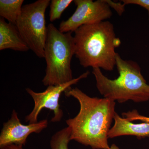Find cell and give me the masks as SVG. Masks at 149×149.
<instances>
[{
    "instance_id": "1",
    "label": "cell",
    "mask_w": 149,
    "mask_h": 149,
    "mask_svg": "<svg viewBox=\"0 0 149 149\" xmlns=\"http://www.w3.org/2000/svg\"><path fill=\"white\" fill-rule=\"evenodd\" d=\"M79 102L78 114L66 120L70 130V140L93 149H109L108 133L114 120L116 102L110 99L92 97L78 88L64 92Z\"/></svg>"
},
{
    "instance_id": "2",
    "label": "cell",
    "mask_w": 149,
    "mask_h": 149,
    "mask_svg": "<svg viewBox=\"0 0 149 149\" xmlns=\"http://www.w3.org/2000/svg\"><path fill=\"white\" fill-rule=\"evenodd\" d=\"M74 32V55L82 66L113 70L118 54L115 49L121 42L111 22L104 21L83 25Z\"/></svg>"
},
{
    "instance_id": "3",
    "label": "cell",
    "mask_w": 149,
    "mask_h": 149,
    "mask_svg": "<svg viewBox=\"0 0 149 149\" xmlns=\"http://www.w3.org/2000/svg\"><path fill=\"white\" fill-rule=\"evenodd\" d=\"M116 66L119 76L114 80L105 76L100 68H93L97 88L104 98L119 103L129 100L135 102L149 100V85L142 75L138 63L123 60L117 54Z\"/></svg>"
},
{
    "instance_id": "4",
    "label": "cell",
    "mask_w": 149,
    "mask_h": 149,
    "mask_svg": "<svg viewBox=\"0 0 149 149\" xmlns=\"http://www.w3.org/2000/svg\"><path fill=\"white\" fill-rule=\"evenodd\" d=\"M72 33H62L52 23L48 25L45 49L47 68L42 80L45 86H57L73 80L71 63L75 45Z\"/></svg>"
},
{
    "instance_id": "5",
    "label": "cell",
    "mask_w": 149,
    "mask_h": 149,
    "mask_svg": "<svg viewBox=\"0 0 149 149\" xmlns=\"http://www.w3.org/2000/svg\"><path fill=\"white\" fill-rule=\"evenodd\" d=\"M50 2V0H38L23 6L15 24L29 49L40 58H45L47 34L45 12Z\"/></svg>"
},
{
    "instance_id": "6",
    "label": "cell",
    "mask_w": 149,
    "mask_h": 149,
    "mask_svg": "<svg viewBox=\"0 0 149 149\" xmlns=\"http://www.w3.org/2000/svg\"><path fill=\"white\" fill-rule=\"evenodd\" d=\"M89 71L81 74L78 77L73 78L68 83L57 86H49L44 92L37 93L29 88L26 89V92L31 96L34 102V107L32 111L25 118L26 122L29 123L38 122V117L43 109H47L54 112V116L51 121L59 122L63 116V111L60 108L59 101L62 93L71 88L72 85L79 82L80 80L88 77Z\"/></svg>"
},
{
    "instance_id": "7",
    "label": "cell",
    "mask_w": 149,
    "mask_h": 149,
    "mask_svg": "<svg viewBox=\"0 0 149 149\" xmlns=\"http://www.w3.org/2000/svg\"><path fill=\"white\" fill-rule=\"evenodd\" d=\"M76 9L65 21H62L59 30L62 33L75 32L84 25L105 21L112 15L110 7L106 0H75Z\"/></svg>"
},
{
    "instance_id": "8",
    "label": "cell",
    "mask_w": 149,
    "mask_h": 149,
    "mask_svg": "<svg viewBox=\"0 0 149 149\" xmlns=\"http://www.w3.org/2000/svg\"><path fill=\"white\" fill-rule=\"evenodd\" d=\"M48 125L47 119L24 125L20 122L16 111L13 110L10 118L3 124L0 134V148L10 145L23 146L30 134L40 133Z\"/></svg>"
},
{
    "instance_id": "9",
    "label": "cell",
    "mask_w": 149,
    "mask_h": 149,
    "mask_svg": "<svg viewBox=\"0 0 149 149\" xmlns=\"http://www.w3.org/2000/svg\"><path fill=\"white\" fill-rule=\"evenodd\" d=\"M10 49L26 52L29 49L21 37L15 24L0 19V50Z\"/></svg>"
},
{
    "instance_id": "10",
    "label": "cell",
    "mask_w": 149,
    "mask_h": 149,
    "mask_svg": "<svg viewBox=\"0 0 149 149\" xmlns=\"http://www.w3.org/2000/svg\"><path fill=\"white\" fill-rule=\"evenodd\" d=\"M114 120V125L109 132V139L123 136H136L138 138L149 137V123H134L121 118L116 113Z\"/></svg>"
},
{
    "instance_id": "11",
    "label": "cell",
    "mask_w": 149,
    "mask_h": 149,
    "mask_svg": "<svg viewBox=\"0 0 149 149\" xmlns=\"http://www.w3.org/2000/svg\"><path fill=\"white\" fill-rule=\"evenodd\" d=\"M23 0H1L0 16L15 24L21 13Z\"/></svg>"
},
{
    "instance_id": "12",
    "label": "cell",
    "mask_w": 149,
    "mask_h": 149,
    "mask_svg": "<svg viewBox=\"0 0 149 149\" xmlns=\"http://www.w3.org/2000/svg\"><path fill=\"white\" fill-rule=\"evenodd\" d=\"M70 130L68 127L63 128L52 136L50 145L52 149H68Z\"/></svg>"
},
{
    "instance_id": "13",
    "label": "cell",
    "mask_w": 149,
    "mask_h": 149,
    "mask_svg": "<svg viewBox=\"0 0 149 149\" xmlns=\"http://www.w3.org/2000/svg\"><path fill=\"white\" fill-rule=\"evenodd\" d=\"M73 1L72 0H52L50 4L49 19L53 22L59 19L63 12Z\"/></svg>"
},
{
    "instance_id": "14",
    "label": "cell",
    "mask_w": 149,
    "mask_h": 149,
    "mask_svg": "<svg viewBox=\"0 0 149 149\" xmlns=\"http://www.w3.org/2000/svg\"><path fill=\"white\" fill-rule=\"evenodd\" d=\"M122 115L123 118L130 121L139 120L143 122L149 123V117L141 115L136 110L123 113Z\"/></svg>"
},
{
    "instance_id": "15",
    "label": "cell",
    "mask_w": 149,
    "mask_h": 149,
    "mask_svg": "<svg viewBox=\"0 0 149 149\" xmlns=\"http://www.w3.org/2000/svg\"><path fill=\"white\" fill-rule=\"evenodd\" d=\"M121 1L125 6L129 4H135L146 9L148 12L149 21V0H122Z\"/></svg>"
},
{
    "instance_id": "16",
    "label": "cell",
    "mask_w": 149,
    "mask_h": 149,
    "mask_svg": "<svg viewBox=\"0 0 149 149\" xmlns=\"http://www.w3.org/2000/svg\"><path fill=\"white\" fill-rule=\"evenodd\" d=\"M110 8L114 9L119 15H121L125 11V6L120 1L119 2H115L112 1L106 0Z\"/></svg>"
},
{
    "instance_id": "17",
    "label": "cell",
    "mask_w": 149,
    "mask_h": 149,
    "mask_svg": "<svg viewBox=\"0 0 149 149\" xmlns=\"http://www.w3.org/2000/svg\"><path fill=\"white\" fill-rule=\"evenodd\" d=\"M22 147L23 146H17V145H10L0 148H1V149H24Z\"/></svg>"
},
{
    "instance_id": "18",
    "label": "cell",
    "mask_w": 149,
    "mask_h": 149,
    "mask_svg": "<svg viewBox=\"0 0 149 149\" xmlns=\"http://www.w3.org/2000/svg\"><path fill=\"white\" fill-rule=\"evenodd\" d=\"M109 149H120L116 144H113L110 146Z\"/></svg>"
}]
</instances>
